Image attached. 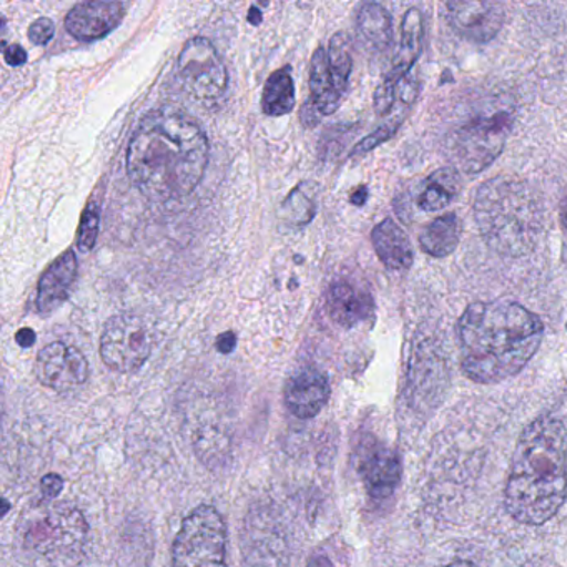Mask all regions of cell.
Wrapping results in <instances>:
<instances>
[{
	"label": "cell",
	"instance_id": "cell-1",
	"mask_svg": "<svg viewBox=\"0 0 567 567\" xmlns=\"http://www.w3.org/2000/svg\"><path fill=\"white\" fill-rule=\"evenodd\" d=\"M208 154L207 135L194 118L161 109L145 115L132 135L128 177L151 200H181L204 178Z\"/></svg>",
	"mask_w": 567,
	"mask_h": 567
},
{
	"label": "cell",
	"instance_id": "cell-2",
	"mask_svg": "<svg viewBox=\"0 0 567 567\" xmlns=\"http://www.w3.org/2000/svg\"><path fill=\"white\" fill-rule=\"evenodd\" d=\"M543 334V321L523 305L476 301L457 321L461 368L476 383H499L529 363Z\"/></svg>",
	"mask_w": 567,
	"mask_h": 567
},
{
	"label": "cell",
	"instance_id": "cell-3",
	"mask_svg": "<svg viewBox=\"0 0 567 567\" xmlns=\"http://www.w3.org/2000/svg\"><path fill=\"white\" fill-rule=\"evenodd\" d=\"M566 496V427L557 417H537L517 440L504 487V504L517 523L540 526L556 516Z\"/></svg>",
	"mask_w": 567,
	"mask_h": 567
},
{
	"label": "cell",
	"instance_id": "cell-4",
	"mask_svg": "<svg viewBox=\"0 0 567 567\" xmlns=\"http://www.w3.org/2000/svg\"><path fill=\"white\" fill-rule=\"evenodd\" d=\"M474 215L484 241L497 254L526 255L543 234V205L536 192L517 178L484 182L474 198Z\"/></svg>",
	"mask_w": 567,
	"mask_h": 567
},
{
	"label": "cell",
	"instance_id": "cell-5",
	"mask_svg": "<svg viewBox=\"0 0 567 567\" xmlns=\"http://www.w3.org/2000/svg\"><path fill=\"white\" fill-rule=\"evenodd\" d=\"M87 536V520L78 507L45 499L25 507L14 540L28 566L75 567L84 557Z\"/></svg>",
	"mask_w": 567,
	"mask_h": 567
},
{
	"label": "cell",
	"instance_id": "cell-6",
	"mask_svg": "<svg viewBox=\"0 0 567 567\" xmlns=\"http://www.w3.org/2000/svg\"><path fill=\"white\" fill-rule=\"evenodd\" d=\"M174 567H227V527L214 506L185 517L172 547Z\"/></svg>",
	"mask_w": 567,
	"mask_h": 567
},
{
	"label": "cell",
	"instance_id": "cell-7",
	"mask_svg": "<svg viewBox=\"0 0 567 567\" xmlns=\"http://www.w3.org/2000/svg\"><path fill=\"white\" fill-rule=\"evenodd\" d=\"M513 128V117L507 112L473 118L461 125L447 138V155L456 171L480 174L489 167L506 145Z\"/></svg>",
	"mask_w": 567,
	"mask_h": 567
},
{
	"label": "cell",
	"instance_id": "cell-8",
	"mask_svg": "<svg viewBox=\"0 0 567 567\" xmlns=\"http://www.w3.org/2000/svg\"><path fill=\"white\" fill-rule=\"evenodd\" d=\"M151 323L137 313H121L105 324L101 338V357L111 370L134 373L144 367L154 348Z\"/></svg>",
	"mask_w": 567,
	"mask_h": 567
},
{
	"label": "cell",
	"instance_id": "cell-9",
	"mask_svg": "<svg viewBox=\"0 0 567 567\" xmlns=\"http://www.w3.org/2000/svg\"><path fill=\"white\" fill-rule=\"evenodd\" d=\"M178 72L188 94L202 104H215L227 94V68L208 39H192L182 49Z\"/></svg>",
	"mask_w": 567,
	"mask_h": 567
},
{
	"label": "cell",
	"instance_id": "cell-10",
	"mask_svg": "<svg viewBox=\"0 0 567 567\" xmlns=\"http://www.w3.org/2000/svg\"><path fill=\"white\" fill-rule=\"evenodd\" d=\"M34 371L44 386L64 393L85 383L89 363L78 348L55 341L38 354Z\"/></svg>",
	"mask_w": 567,
	"mask_h": 567
},
{
	"label": "cell",
	"instance_id": "cell-11",
	"mask_svg": "<svg viewBox=\"0 0 567 567\" xmlns=\"http://www.w3.org/2000/svg\"><path fill=\"white\" fill-rule=\"evenodd\" d=\"M451 28L473 42H489L496 38L504 24V8L499 2L480 0H454L444 6Z\"/></svg>",
	"mask_w": 567,
	"mask_h": 567
},
{
	"label": "cell",
	"instance_id": "cell-12",
	"mask_svg": "<svg viewBox=\"0 0 567 567\" xmlns=\"http://www.w3.org/2000/svg\"><path fill=\"white\" fill-rule=\"evenodd\" d=\"M125 6L107 0H89L74 6L65 18V29L78 41L91 42L105 38L124 19Z\"/></svg>",
	"mask_w": 567,
	"mask_h": 567
},
{
	"label": "cell",
	"instance_id": "cell-13",
	"mask_svg": "<svg viewBox=\"0 0 567 567\" xmlns=\"http://www.w3.org/2000/svg\"><path fill=\"white\" fill-rule=\"evenodd\" d=\"M358 467L367 484L368 493L377 499L390 496L400 481V460L393 451L377 441H370L361 446Z\"/></svg>",
	"mask_w": 567,
	"mask_h": 567
},
{
	"label": "cell",
	"instance_id": "cell-14",
	"mask_svg": "<svg viewBox=\"0 0 567 567\" xmlns=\"http://www.w3.org/2000/svg\"><path fill=\"white\" fill-rule=\"evenodd\" d=\"M330 398V383L321 371L305 368L288 380L285 403L301 420H310L320 413Z\"/></svg>",
	"mask_w": 567,
	"mask_h": 567
},
{
	"label": "cell",
	"instance_id": "cell-15",
	"mask_svg": "<svg viewBox=\"0 0 567 567\" xmlns=\"http://www.w3.org/2000/svg\"><path fill=\"white\" fill-rule=\"evenodd\" d=\"M328 313L334 323L351 328L361 323L373 313V298L348 280H338L331 285L327 295Z\"/></svg>",
	"mask_w": 567,
	"mask_h": 567
},
{
	"label": "cell",
	"instance_id": "cell-16",
	"mask_svg": "<svg viewBox=\"0 0 567 567\" xmlns=\"http://www.w3.org/2000/svg\"><path fill=\"white\" fill-rule=\"evenodd\" d=\"M75 277H78V255L74 250H68L44 271L39 281V311L49 313L61 307L71 293Z\"/></svg>",
	"mask_w": 567,
	"mask_h": 567
},
{
	"label": "cell",
	"instance_id": "cell-17",
	"mask_svg": "<svg viewBox=\"0 0 567 567\" xmlns=\"http://www.w3.org/2000/svg\"><path fill=\"white\" fill-rule=\"evenodd\" d=\"M371 241L378 258L390 270L404 271L413 265V247L410 238L391 218H386L374 227Z\"/></svg>",
	"mask_w": 567,
	"mask_h": 567
},
{
	"label": "cell",
	"instance_id": "cell-18",
	"mask_svg": "<svg viewBox=\"0 0 567 567\" xmlns=\"http://www.w3.org/2000/svg\"><path fill=\"white\" fill-rule=\"evenodd\" d=\"M310 65L311 102H313L318 114H334L347 92L340 87L333 71H331L328 52L323 48L317 49Z\"/></svg>",
	"mask_w": 567,
	"mask_h": 567
},
{
	"label": "cell",
	"instance_id": "cell-19",
	"mask_svg": "<svg viewBox=\"0 0 567 567\" xmlns=\"http://www.w3.org/2000/svg\"><path fill=\"white\" fill-rule=\"evenodd\" d=\"M423 49V16L420 9H410L404 14L403 25H401V44L396 59L393 62V69L386 79L398 82L404 75L410 74L414 62L421 55Z\"/></svg>",
	"mask_w": 567,
	"mask_h": 567
},
{
	"label": "cell",
	"instance_id": "cell-20",
	"mask_svg": "<svg viewBox=\"0 0 567 567\" xmlns=\"http://www.w3.org/2000/svg\"><path fill=\"white\" fill-rule=\"evenodd\" d=\"M461 234L463 225L456 214L441 215L421 231L420 245L431 257H447L460 245Z\"/></svg>",
	"mask_w": 567,
	"mask_h": 567
},
{
	"label": "cell",
	"instance_id": "cell-21",
	"mask_svg": "<svg viewBox=\"0 0 567 567\" xmlns=\"http://www.w3.org/2000/svg\"><path fill=\"white\" fill-rule=\"evenodd\" d=\"M460 190L461 182L456 168H440L427 178L417 198V205L424 212L443 210L460 194Z\"/></svg>",
	"mask_w": 567,
	"mask_h": 567
},
{
	"label": "cell",
	"instance_id": "cell-22",
	"mask_svg": "<svg viewBox=\"0 0 567 567\" xmlns=\"http://www.w3.org/2000/svg\"><path fill=\"white\" fill-rule=\"evenodd\" d=\"M358 32L371 48L383 51L393 42V22L390 12L380 4H364L358 12Z\"/></svg>",
	"mask_w": 567,
	"mask_h": 567
},
{
	"label": "cell",
	"instance_id": "cell-23",
	"mask_svg": "<svg viewBox=\"0 0 567 567\" xmlns=\"http://www.w3.org/2000/svg\"><path fill=\"white\" fill-rule=\"evenodd\" d=\"M261 107L270 117L290 114L295 107V84L291 69L285 68L268 78L261 97Z\"/></svg>",
	"mask_w": 567,
	"mask_h": 567
},
{
	"label": "cell",
	"instance_id": "cell-24",
	"mask_svg": "<svg viewBox=\"0 0 567 567\" xmlns=\"http://www.w3.org/2000/svg\"><path fill=\"white\" fill-rule=\"evenodd\" d=\"M328 59H330L331 71L337 78L340 87L347 92L348 81H350L351 69H353V59H351V42L347 34L333 35L328 48Z\"/></svg>",
	"mask_w": 567,
	"mask_h": 567
},
{
	"label": "cell",
	"instance_id": "cell-25",
	"mask_svg": "<svg viewBox=\"0 0 567 567\" xmlns=\"http://www.w3.org/2000/svg\"><path fill=\"white\" fill-rule=\"evenodd\" d=\"M99 224H101V215H99V208L94 204L89 205L85 208L84 215H82L81 228H79V248L84 254L91 251L95 247V241L99 237Z\"/></svg>",
	"mask_w": 567,
	"mask_h": 567
},
{
	"label": "cell",
	"instance_id": "cell-26",
	"mask_svg": "<svg viewBox=\"0 0 567 567\" xmlns=\"http://www.w3.org/2000/svg\"><path fill=\"white\" fill-rule=\"evenodd\" d=\"M401 118H394V121L388 122V124L381 125L380 128L373 132L370 137L363 138L360 144L354 147V151L351 152V157H357V155L367 154V152L373 151L378 145L386 142L388 138L393 137L394 132L400 127Z\"/></svg>",
	"mask_w": 567,
	"mask_h": 567
},
{
	"label": "cell",
	"instance_id": "cell-27",
	"mask_svg": "<svg viewBox=\"0 0 567 567\" xmlns=\"http://www.w3.org/2000/svg\"><path fill=\"white\" fill-rule=\"evenodd\" d=\"M394 99H396V82L384 79L383 84L377 89V94H374V107H377L378 114H388L393 107Z\"/></svg>",
	"mask_w": 567,
	"mask_h": 567
},
{
	"label": "cell",
	"instance_id": "cell-28",
	"mask_svg": "<svg viewBox=\"0 0 567 567\" xmlns=\"http://www.w3.org/2000/svg\"><path fill=\"white\" fill-rule=\"evenodd\" d=\"M55 34V24L49 18H41L38 21L32 22L29 28V39L34 42L35 45L49 44Z\"/></svg>",
	"mask_w": 567,
	"mask_h": 567
},
{
	"label": "cell",
	"instance_id": "cell-29",
	"mask_svg": "<svg viewBox=\"0 0 567 567\" xmlns=\"http://www.w3.org/2000/svg\"><path fill=\"white\" fill-rule=\"evenodd\" d=\"M396 95H400L401 102H404L406 105H411L414 101H416L417 81L413 78L411 72L398 81Z\"/></svg>",
	"mask_w": 567,
	"mask_h": 567
},
{
	"label": "cell",
	"instance_id": "cell-30",
	"mask_svg": "<svg viewBox=\"0 0 567 567\" xmlns=\"http://www.w3.org/2000/svg\"><path fill=\"white\" fill-rule=\"evenodd\" d=\"M4 59L11 68H21L28 62V54L21 45L12 44L8 45L4 51Z\"/></svg>",
	"mask_w": 567,
	"mask_h": 567
},
{
	"label": "cell",
	"instance_id": "cell-31",
	"mask_svg": "<svg viewBox=\"0 0 567 567\" xmlns=\"http://www.w3.org/2000/svg\"><path fill=\"white\" fill-rule=\"evenodd\" d=\"M62 486H64V481H62L61 477L55 476V474L45 476L44 480H42V491H44L45 499H55L59 493H61Z\"/></svg>",
	"mask_w": 567,
	"mask_h": 567
},
{
	"label": "cell",
	"instance_id": "cell-32",
	"mask_svg": "<svg viewBox=\"0 0 567 567\" xmlns=\"http://www.w3.org/2000/svg\"><path fill=\"white\" fill-rule=\"evenodd\" d=\"M235 347H237V337H235L231 331H228V333H224L218 337L217 348L220 353H231V351L235 350Z\"/></svg>",
	"mask_w": 567,
	"mask_h": 567
},
{
	"label": "cell",
	"instance_id": "cell-33",
	"mask_svg": "<svg viewBox=\"0 0 567 567\" xmlns=\"http://www.w3.org/2000/svg\"><path fill=\"white\" fill-rule=\"evenodd\" d=\"M16 341L21 344L22 348H31L35 343V333L31 328H22L19 333L16 334Z\"/></svg>",
	"mask_w": 567,
	"mask_h": 567
},
{
	"label": "cell",
	"instance_id": "cell-34",
	"mask_svg": "<svg viewBox=\"0 0 567 567\" xmlns=\"http://www.w3.org/2000/svg\"><path fill=\"white\" fill-rule=\"evenodd\" d=\"M368 198V188L367 187H360L357 192H354L353 195H351V204L354 205H363L364 202H367Z\"/></svg>",
	"mask_w": 567,
	"mask_h": 567
},
{
	"label": "cell",
	"instance_id": "cell-35",
	"mask_svg": "<svg viewBox=\"0 0 567 567\" xmlns=\"http://www.w3.org/2000/svg\"><path fill=\"white\" fill-rule=\"evenodd\" d=\"M307 567H334L333 563L328 559L327 556H315L313 559L308 563Z\"/></svg>",
	"mask_w": 567,
	"mask_h": 567
},
{
	"label": "cell",
	"instance_id": "cell-36",
	"mask_svg": "<svg viewBox=\"0 0 567 567\" xmlns=\"http://www.w3.org/2000/svg\"><path fill=\"white\" fill-rule=\"evenodd\" d=\"M261 19H264V16H261V12L258 11L257 8H251L250 12H248V22L254 25H260Z\"/></svg>",
	"mask_w": 567,
	"mask_h": 567
},
{
	"label": "cell",
	"instance_id": "cell-37",
	"mask_svg": "<svg viewBox=\"0 0 567 567\" xmlns=\"http://www.w3.org/2000/svg\"><path fill=\"white\" fill-rule=\"evenodd\" d=\"M560 221H563L564 228L567 230V197L560 202Z\"/></svg>",
	"mask_w": 567,
	"mask_h": 567
},
{
	"label": "cell",
	"instance_id": "cell-38",
	"mask_svg": "<svg viewBox=\"0 0 567 567\" xmlns=\"http://www.w3.org/2000/svg\"><path fill=\"white\" fill-rule=\"evenodd\" d=\"M443 567H477L474 566L473 563H470V560H453V563L447 564V566Z\"/></svg>",
	"mask_w": 567,
	"mask_h": 567
}]
</instances>
